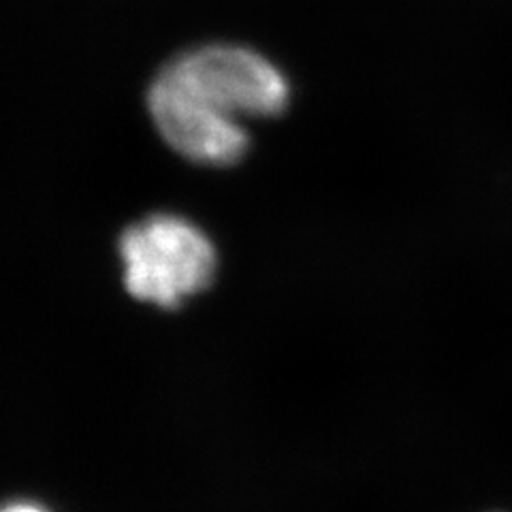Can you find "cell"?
<instances>
[{
    "label": "cell",
    "instance_id": "1",
    "mask_svg": "<svg viewBox=\"0 0 512 512\" xmlns=\"http://www.w3.org/2000/svg\"><path fill=\"white\" fill-rule=\"evenodd\" d=\"M291 88L278 67L237 45H207L171 60L156 75L148 107L158 133L184 158L231 167L248 154L244 120L276 118Z\"/></svg>",
    "mask_w": 512,
    "mask_h": 512
},
{
    "label": "cell",
    "instance_id": "2",
    "mask_svg": "<svg viewBox=\"0 0 512 512\" xmlns=\"http://www.w3.org/2000/svg\"><path fill=\"white\" fill-rule=\"evenodd\" d=\"M124 286L135 299L158 308H178L205 291L216 276V248L195 224L156 214L120 237Z\"/></svg>",
    "mask_w": 512,
    "mask_h": 512
},
{
    "label": "cell",
    "instance_id": "3",
    "mask_svg": "<svg viewBox=\"0 0 512 512\" xmlns=\"http://www.w3.org/2000/svg\"><path fill=\"white\" fill-rule=\"evenodd\" d=\"M0 512H47L37 504H30V502H13L0 508Z\"/></svg>",
    "mask_w": 512,
    "mask_h": 512
}]
</instances>
